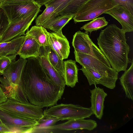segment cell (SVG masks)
<instances>
[{"label": "cell", "mask_w": 133, "mask_h": 133, "mask_svg": "<svg viewBox=\"0 0 133 133\" xmlns=\"http://www.w3.org/2000/svg\"><path fill=\"white\" fill-rule=\"evenodd\" d=\"M43 115L44 117H54L62 121L89 118L93 114L90 108L72 104L61 103L44 110Z\"/></svg>", "instance_id": "277c9868"}, {"label": "cell", "mask_w": 133, "mask_h": 133, "mask_svg": "<svg viewBox=\"0 0 133 133\" xmlns=\"http://www.w3.org/2000/svg\"><path fill=\"white\" fill-rule=\"evenodd\" d=\"M46 36L49 46L62 59H67L70 52L68 41L63 34L47 32Z\"/></svg>", "instance_id": "4fadbf2b"}, {"label": "cell", "mask_w": 133, "mask_h": 133, "mask_svg": "<svg viewBox=\"0 0 133 133\" xmlns=\"http://www.w3.org/2000/svg\"><path fill=\"white\" fill-rule=\"evenodd\" d=\"M25 35L15 37L9 41L0 43V57L18 54Z\"/></svg>", "instance_id": "d6986e66"}, {"label": "cell", "mask_w": 133, "mask_h": 133, "mask_svg": "<svg viewBox=\"0 0 133 133\" xmlns=\"http://www.w3.org/2000/svg\"><path fill=\"white\" fill-rule=\"evenodd\" d=\"M37 58L47 75L58 85L65 88V84L64 76L51 64L44 47L41 46L39 54Z\"/></svg>", "instance_id": "5bb4252c"}, {"label": "cell", "mask_w": 133, "mask_h": 133, "mask_svg": "<svg viewBox=\"0 0 133 133\" xmlns=\"http://www.w3.org/2000/svg\"><path fill=\"white\" fill-rule=\"evenodd\" d=\"M40 11L39 8L23 19L10 24L0 38V43L8 42L15 37L25 35V31L28 29Z\"/></svg>", "instance_id": "30bf717a"}, {"label": "cell", "mask_w": 133, "mask_h": 133, "mask_svg": "<svg viewBox=\"0 0 133 133\" xmlns=\"http://www.w3.org/2000/svg\"><path fill=\"white\" fill-rule=\"evenodd\" d=\"M97 122L92 119H74L68 120L64 123L54 125L47 129L70 130H87L91 131L96 128Z\"/></svg>", "instance_id": "2e32d148"}, {"label": "cell", "mask_w": 133, "mask_h": 133, "mask_svg": "<svg viewBox=\"0 0 133 133\" xmlns=\"http://www.w3.org/2000/svg\"><path fill=\"white\" fill-rule=\"evenodd\" d=\"M131 65L126 70L119 78L120 83L128 99L133 100V61L132 60Z\"/></svg>", "instance_id": "44dd1931"}, {"label": "cell", "mask_w": 133, "mask_h": 133, "mask_svg": "<svg viewBox=\"0 0 133 133\" xmlns=\"http://www.w3.org/2000/svg\"><path fill=\"white\" fill-rule=\"evenodd\" d=\"M108 23L104 17H98L85 24L81 28V29H84L86 32L91 34L93 31L103 28L107 26Z\"/></svg>", "instance_id": "484cf974"}, {"label": "cell", "mask_w": 133, "mask_h": 133, "mask_svg": "<svg viewBox=\"0 0 133 133\" xmlns=\"http://www.w3.org/2000/svg\"><path fill=\"white\" fill-rule=\"evenodd\" d=\"M44 47L51 64L57 70L64 76V63L63 60L61 59L49 46Z\"/></svg>", "instance_id": "cb8c5ba5"}, {"label": "cell", "mask_w": 133, "mask_h": 133, "mask_svg": "<svg viewBox=\"0 0 133 133\" xmlns=\"http://www.w3.org/2000/svg\"><path fill=\"white\" fill-rule=\"evenodd\" d=\"M95 86L94 89L90 90L91 103L90 108L96 117L101 119L103 115L104 102L107 94L103 89L97 87L96 85Z\"/></svg>", "instance_id": "e0dca14e"}, {"label": "cell", "mask_w": 133, "mask_h": 133, "mask_svg": "<svg viewBox=\"0 0 133 133\" xmlns=\"http://www.w3.org/2000/svg\"><path fill=\"white\" fill-rule=\"evenodd\" d=\"M118 4L114 0H89L80 8L72 19L75 23L92 20Z\"/></svg>", "instance_id": "5b68a950"}, {"label": "cell", "mask_w": 133, "mask_h": 133, "mask_svg": "<svg viewBox=\"0 0 133 133\" xmlns=\"http://www.w3.org/2000/svg\"><path fill=\"white\" fill-rule=\"evenodd\" d=\"M76 62L86 68L99 72L118 76V72L111 68L109 62L102 61L91 55L74 52Z\"/></svg>", "instance_id": "8fae6325"}, {"label": "cell", "mask_w": 133, "mask_h": 133, "mask_svg": "<svg viewBox=\"0 0 133 133\" xmlns=\"http://www.w3.org/2000/svg\"><path fill=\"white\" fill-rule=\"evenodd\" d=\"M0 109L18 116L36 120L44 117L42 108L30 103H23L10 99L0 104Z\"/></svg>", "instance_id": "8992f818"}, {"label": "cell", "mask_w": 133, "mask_h": 133, "mask_svg": "<svg viewBox=\"0 0 133 133\" xmlns=\"http://www.w3.org/2000/svg\"><path fill=\"white\" fill-rule=\"evenodd\" d=\"M10 24L7 15L3 9L0 6V35H2Z\"/></svg>", "instance_id": "4dcf8cb0"}, {"label": "cell", "mask_w": 133, "mask_h": 133, "mask_svg": "<svg viewBox=\"0 0 133 133\" xmlns=\"http://www.w3.org/2000/svg\"><path fill=\"white\" fill-rule=\"evenodd\" d=\"M0 133H10L8 128L3 124H0Z\"/></svg>", "instance_id": "e575fe53"}, {"label": "cell", "mask_w": 133, "mask_h": 133, "mask_svg": "<svg viewBox=\"0 0 133 133\" xmlns=\"http://www.w3.org/2000/svg\"><path fill=\"white\" fill-rule=\"evenodd\" d=\"M27 59L20 58L10 64L0 77V85L8 98L23 103H28L22 80Z\"/></svg>", "instance_id": "3957f363"}, {"label": "cell", "mask_w": 133, "mask_h": 133, "mask_svg": "<svg viewBox=\"0 0 133 133\" xmlns=\"http://www.w3.org/2000/svg\"><path fill=\"white\" fill-rule=\"evenodd\" d=\"M26 32L32 37L41 46H49L46 36L47 31L42 26L34 25L32 26L29 30Z\"/></svg>", "instance_id": "603a6c76"}, {"label": "cell", "mask_w": 133, "mask_h": 133, "mask_svg": "<svg viewBox=\"0 0 133 133\" xmlns=\"http://www.w3.org/2000/svg\"><path fill=\"white\" fill-rule=\"evenodd\" d=\"M8 98L4 94L0 84V104L6 102Z\"/></svg>", "instance_id": "836d02e7"}, {"label": "cell", "mask_w": 133, "mask_h": 133, "mask_svg": "<svg viewBox=\"0 0 133 133\" xmlns=\"http://www.w3.org/2000/svg\"><path fill=\"white\" fill-rule=\"evenodd\" d=\"M32 1H34L33 0H3L2 5L18 4L28 3Z\"/></svg>", "instance_id": "d6a6232c"}, {"label": "cell", "mask_w": 133, "mask_h": 133, "mask_svg": "<svg viewBox=\"0 0 133 133\" xmlns=\"http://www.w3.org/2000/svg\"><path fill=\"white\" fill-rule=\"evenodd\" d=\"M64 63V76L65 85L74 88L78 82V69L76 61L69 59L65 61Z\"/></svg>", "instance_id": "ffe728a7"}, {"label": "cell", "mask_w": 133, "mask_h": 133, "mask_svg": "<svg viewBox=\"0 0 133 133\" xmlns=\"http://www.w3.org/2000/svg\"><path fill=\"white\" fill-rule=\"evenodd\" d=\"M97 44L112 68L118 72L125 71L130 60V49L126 42L125 33L115 24L101 30L97 38Z\"/></svg>", "instance_id": "7a4b0ae2"}, {"label": "cell", "mask_w": 133, "mask_h": 133, "mask_svg": "<svg viewBox=\"0 0 133 133\" xmlns=\"http://www.w3.org/2000/svg\"><path fill=\"white\" fill-rule=\"evenodd\" d=\"M119 4L123 6L133 15V0H114Z\"/></svg>", "instance_id": "1f68e13d"}, {"label": "cell", "mask_w": 133, "mask_h": 133, "mask_svg": "<svg viewBox=\"0 0 133 133\" xmlns=\"http://www.w3.org/2000/svg\"><path fill=\"white\" fill-rule=\"evenodd\" d=\"M59 120L58 118L54 117H44L42 119L37 120L39 124L33 127V132L36 130H47L48 128L55 125Z\"/></svg>", "instance_id": "4316f807"}, {"label": "cell", "mask_w": 133, "mask_h": 133, "mask_svg": "<svg viewBox=\"0 0 133 133\" xmlns=\"http://www.w3.org/2000/svg\"><path fill=\"white\" fill-rule=\"evenodd\" d=\"M88 0H71L62 15H74L80 8Z\"/></svg>", "instance_id": "f1b7e54d"}, {"label": "cell", "mask_w": 133, "mask_h": 133, "mask_svg": "<svg viewBox=\"0 0 133 133\" xmlns=\"http://www.w3.org/2000/svg\"><path fill=\"white\" fill-rule=\"evenodd\" d=\"M74 16V15H59L44 23L42 26L54 32L62 34V29Z\"/></svg>", "instance_id": "7402d4cb"}, {"label": "cell", "mask_w": 133, "mask_h": 133, "mask_svg": "<svg viewBox=\"0 0 133 133\" xmlns=\"http://www.w3.org/2000/svg\"><path fill=\"white\" fill-rule=\"evenodd\" d=\"M10 24L15 23L26 17L41 6L35 1L18 4L1 5Z\"/></svg>", "instance_id": "9c48e42d"}, {"label": "cell", "mask_w": 133, "mask_h": 133, "mask_svg": "<svg viewBox=\"0 0 133 133\" xmlns=\"http://www.w3.org/2000/svg\"><path fill=\"white\" fill-rule=\"evenodd\" d=\"M72 43L76 52L89 55L109 62L101 50L92 41L88 33L77 31L73 35Z\"/></svg>", "instance_id": "52a82bcc"}, {"label": "cell", "mask_w": 133, "mask_h": 133, "mask_svg": "<svg viewBox=\"0 0 133 133\" xmlns=\"http://www.w3.org/2000/svg\"><path fill=\"white\" fill-rule=\"evenodd\" d=\"M17 54L0 57V76L5 70L12 63L16 61Z\"/></svg>", "instance_id": "f546056e"}, {"label": "cell", "mask_w": 133, "mask_h": 133, "mask_svg": "<svg viewBox=\"0 0 133 133\" xmlns=\"http://www.w3.org/2000/svg\"><path fill=\"white\" fill-rule=\"evenodd\" d=\"M3 1V0H0V6H1L2 4Z\"/></svg>", "instance_id": "8d00e7d4"}, {"label": "cell", "mask_w": 133, "mask_h": 133, "mask_svg": "<svg viewBox=\"0 0 133 133\" xmlns=\"http://www.w3.org/2000/svg\"><path fill=\"white\" fill-rule=\"evenodd\" d=\"M41 46L32 37L26 32L24 41L17 55L20 58L24 59L31 57L37 58L39 55Z\"/></svg>", "instance_id": "ac0fdd59"}, {"label": "cell", "mask_w": 133, "mask_h": 133, "mask_svg": "<svg viewBox=\"0 0 133 133\" xmlns=\"http://www.w3.org/2000/svg\"><path fill=\"white\" fill-rule=\"evenodd\" d=\"M45 6V9L36 19V26H42L44 23L58 16L54 6L51 5Z\"/></svg>", "instance_id": "d4e9b609"}, {"label": "cell", "mask_w": 133, "mask_h": 133, "mask_svg": "<svg viewBox=\"0 0 133 133\" xmlns=\"http://www.w3.org/2000/svg\"><path fill=\"white\" fill-rule=\"evenodd\" d=\"M71 0H51L44 5H51L54 6L58 15H62Z\"/></svg>", "instance_id": "83f0119b"}, {"label": "cell", "mask_w": 133, "mask_h": 133, "mask_svg": "<svg viewBox=\"0 0 133 133\" xmlns=\"http://www.w3.org/2000/svg\"><path fill=\"white\" fill-rule=\"evenodd\" d=\"M104 14H108L117 20L122 26L125 33L133 31V15L123 5L118 4Z\"/></svg>", "instance_id": "9a60e30c"}, {"label": "cell", "mask_w": 133, "mask_h": 133, "mask_svg": "<svg viewBox=\"0 0 133 133\" xmlns=\"http://www.w3.org/2000/svg\"><path fill=\"white\" fill-rule=\"evenodd\" d=\"M34 1L41 6L44 5L45 3L51 0H33Z\"/></svg>", "instance_id": "d590c367"}, {"label": "cell", "mask_w": 133, "mask_h": 133, "mask_svg": "<svg viewBox=\"0 0 133 133\" xmlns=\"http://www.w3.org/2000/svg\"><path fill=\"white\" fill-rule=\"evenodd\" d=\"M0 119L10 133H30L32 127L39 124L37 120L18 116L0 109Z\"/></svg>", "instance_id": "ba28073f"}, {"label": "cell", "mask_w": 133, "mask_h": 133, "mask_svg": "<svg viewBox=\"0 0 133 133\" xmlns=\"http://www.w3.org/2000/svg\"><path fill=\"white\" fill-rule=\"evenodd\" d=\"M22 80L28 101L42 108L56 104L64 93L65 88L58 85L47 75L37 58H27Z\"/></svg>", "instance_id": "6da1fadb"}, {"label": "cell", "mask_w": 133, "mask_h": 133, "mask_svg": "<svg viewBox=\"0 0 133 133\" xmlns=\"http://www.w3.org/2000/svg\"><path fill=\"white\" fill-rule=\"evenodd\" d=\"M2 35H0V38H1V36H2Z\"/></svg>", "instance_id": "f35d334b"}, {"label": "cell", "mask_w": 133, "mask_h": 133, "mask_svg": "<svg viewBox=\"0 0 133 133\" xmlns=\"http://www.w3.org/2000/svg\"><path fill=\"white\" fill-rule=\"evenodd\" d=\"M80 70L87 78L90 85L100 84L111 89H114L116 87L118 76L98 72L83 66Z\"/></svg>", "instance_id": "7c38bea8"}, {"label": "cell", "mask_w": 133, "mask_h": 133, "mask_svg": "<svg viewBox=\"0 0 133 133\" xmlns=\"http://www.w3.org/2000/svg\"><path fill=\"white\" fill-rule=\"evenodd\" d=\"M3 124L0 119V124Z\"/></svg>", "instance_id": "74e56055"}]
</instances>
